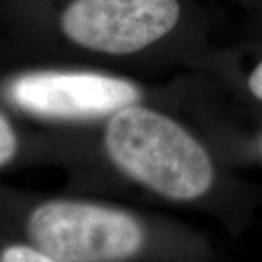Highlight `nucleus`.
<instances>
[{
	"label": "nucleus",
	"instance_id": "f257e3e1",
	"mask_svg": "<svg viewBox=\"0 0 262 262\" xmlns=\"http://www.w3.org/2000/svg\"><path fill=\"white\" fill-rule=\"evenodd\" d=\"M49 130L58 156L93 161L142 198L208 215L232 232L247 228L260 203L259 189L176 107L136 103L97 125Z\"/></svg>",
	"mask_w": 262,
	"mask_h": 262
},
{
	"label": "nucleus",
	"instance_id": "f03ea898",
	"mask_svg": "<svg viewBox=\"0 0 262 262\" xmlns=\"http://www.w3.org/2000/svg\"><path fill=\"white\" fill-rule=\"evenodd\" d=\"M0 36L39 58L127 71H198L215 44L198 0H0Z\"/></svg>",
	"mask_w": 262,
	"mask_h": 262
},
{
	"label": "nucleus",
	"instance_id": "7ed1b4c3",
	"mask_svg": "<svg viewBox=\"0 0 262 262\" xmlns=\"http://www.w3.org/2000/svg\"><path fill=\"white\" fill-rule=\"evenodd\" d=\"M202 86L198 73L158 83L103 66L32 56L0 36V102L37 127H90L147 102L185 112Z\"/></svg>",
	"mask_w": 262,
	"mask_h": 262
},
{
	"label": "nucleus",
	"instance_id": "20e7f679",
	"mask_svg": "<svg viewBox=\"0 0 262 262\" xmlns=\"http://www.w3.org/2000/svg\"><path fill=\"white\" fill-rule=\"evenodd\" d=\"M26 237L61 262H213L210 238L171 216L78 196L26 203Z\"/></svg>",
	"mask_w": 262,
	"mask_h": 262
},
{
	"label": "nucleus",
	"instance_id": "39448f33",
	"mask_svg": "<svg viewBox=\"0 0 262 262\" xmlns=\"http://www.w3.org/2000/svg\"><path fill=\"white\" fill-rule=\"evenodd\" d=\"M220 158L232 168H262V117L252 120L222 112L213 102V88L206 85L185 108Z\"/></svg>",
	"mask_w": 262,
	"mask_h": 262
},
{
	"label": "nucleus",
	"instance_id": "423d86ee",
	"mask_svg": "<svg viewBox=\"0 0 262 262\" xmlns=\"http://www.w3.org/2000/svg\"><path fill=\"white\" fill-rule=\"evenodd\" d=\"M194 73L216 90L224 88L250 115L262 117V44L215 46Z\"/></svg>",
	"mask_w": 262,
	"mask_h": 262
},
{
	"label": "nucleus",
	"instance_id": "0eeeda50",
	"mask_svg": "<svg viewBox=\"0 0 262 262\" xmlns=\"http://www.w3.org/2000/svg\"><path fill=\"white\" fill-rule=\"evenodd\" d=\"M27 125L32 124L0 102V169L19 163L29 152L56 154L51 130L46 127L34 130Z\"/></svg>",
	"mask_w": 262,
	"mask_h": 262
},
{
	"label": "nucleus",
	"instance_id": "6e6552de",
	"mask_svg": "<svg viewBox=\"0 0 262 262\" xmlns=\"http://www.w3.org/2000/svg\"><path fill=\"white\" fill-rule=\"evenodd\" d=\"M0 262H61L51 257L46 252L39 250L32 244H12L7 245L2 254Z\"/></svg>",
	"mask_w": 262,
	"mask_h": 262
},
{
	"label": "nucleus",
	"instance_id": "1a4fd4ad",
	"mask_svg": "<svg viewBox=\"0 0 262 262\" xmlns=\"http://www.w3.org/2000/svg\"><path fill=\"white\" fill-rule=\"evenodd\" d=\"M238 42L262 44V7L249 12V19L242 27Z\"/></svg>",
	"mask_w": 262,
	"mask_h": 262
},
{
	"label": "nucleus",
	"instance_id": "9d476101",
	"mask_svg": "<svg viewBox=\"0 0 262 262\" xmlns=\"http://www.w3.org/2000/svg\"><path fill=\"white\" fill-rule=\"evenodd\" d=\"M228 2L244 5V7L249 9V12H252V10H257L262 7V0H228Z\"/></svg>",
	"mask_w": 262,
	"mask_h": 262
}]
</instances>
